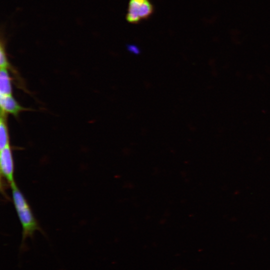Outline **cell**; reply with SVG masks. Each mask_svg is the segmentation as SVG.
Returning <instances> with one entry per match:
<instances>
[{"label": "cell", "mask_w": 270, "mask_h": 270, "mask_svg": "<svg viewBox=\"0 0 270 270\" xmlns=\"http://www.w3.org/2000/svg\"><path fill=\"white\" fill-rule=\"evenodd\" d=\"M0 170L1 177L10 186L16 184L14 179V161L10 144L0 149Z\"/></svg>", "instance_id": "3"}, {"label": "cell", "mask_w": 270, "mask_h": 270, "mask_svg": "<svg viewBox=\"0 0 270 270\" xmlns=\"http://www.w3.org/2000/svg\"><path fill=\"white\" fill-rule=\"evenodd\" d=\"M6 117V114L1 112L0 121V150L10 145V138Z\"/></svg>", "instance_id": "6"}, {"label": "cell", "mask_w": 270, "mask_h": 270, "mask_svg": "<svg viewBox=\"0 0 270 270\" xmlns=\"http://www.w3.org/2000/svg\"><path fill=\"white\" fill-rule=\"evenodd\" d=\"M10 187L12 202L22 229L20 250H24L26 239L28 238H32L36 231L42 232V230L28 201L16 184Z\"/></svg>", "instance_id": "1"}, {"label": "cell", "mask_w": 270, "mask_h": 270, "mask_svg": "<svg viewBox=\"0 0 270 270\" xmlns=\"http://www.w3.org/2000/svg\"><path fill=\"white\" fill-rule=\"evenodd\" d=\"M0 68L7 69L10 68L5 51L4 43L2 40H1L0 46Z\"/></svg>", "instance_id": "7"}, {"label": "cell", "mask_w": 270, "mask_h": 270, "mask_svg": "<svg viewBox=\"0 0 270 270\" xmlns=\"http://www.w3.org/2000/svg\"><path fill=\"white\" fill-rule=\"evenodd\" d=\"M11 78L6 68H0V95L12 94Z\"/></svg>", "instance_id": "5"}, {"label": "cell", "mask_w": 270, "mask_h": 270, "mask_svg": "<svg viewBox=\"0 0 270 270\" xmlns=\"http://www.w3.org/2000/svg\"><path fill=\"white\" fill-rule=\"evenodd\" d=\"M1 112L18 116L20 112L28 110L22 106L12 94L0 95Z\"/></svg>", "instance_id": "4"}, {"label": "cell", "mask_w": 270, "mask_h": 270, "mask_svg": "<svg viewBox=\"0 0 270 270\" xmlns=\"http://www.w3.org/2000/svg\"><path fill=\"white\" fill-rule=\"evenodd\" d=\"M154 11V8L150 0H130L126 19L130 23L138 24L148 18Z\"/></svg>", "instance_id": "2"}]
</instances>
